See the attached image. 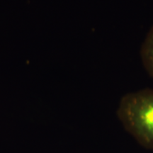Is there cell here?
Instances as JSON below:
<instances>
[{"mask_svg": "<svg viewBox=\"0 0 153 153\" xmlns=\"http://www.w3.org/2000/svg\"><path fill=\"white\" fill-rule=\"evenodd\" d=\"M117 115L126 131L140 144L153 150L152 89H141L124 95Z\"/></svg>", "mask_w": 153, "mask_h": 153, "instance_id": "obj_1", "label": "cell"}, {"mask_svg": "<svg viewBox=\"0 0 153 153\" xmlns=\"http://www.w3.org/2000/svg\"><path fill=\"white\" fill-rule=\"evenodd\" d=\"M140 57L147 73L153 78V26L141 45Z\"/></svg>", "mask_w": 153, "mask_h": 153, "instance_id": "obj_2", "label": "cell"}]
</instances>
